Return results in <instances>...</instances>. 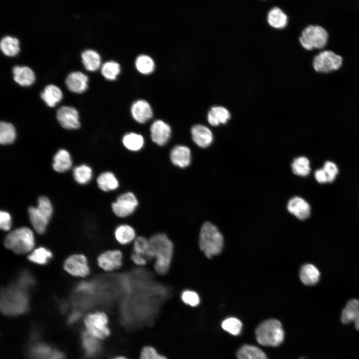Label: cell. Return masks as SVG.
<instances>
[{
	"label": "cell",
	"mask_w": 359,
	"mask_h": 359,
	"mask_svg": "<svg viewBox=\"0 0 359 359\" xmlns=\"http://www.w3.org/2000/svg\"><path fill=\"white\" fill-rule=\"evenodd\" d=\"M320 276L319 270L313 264H305L300 270V278L305 285L311 286L316 284L318 282Z\"/></svg>",
	"instance_id": "cell-26"
},
{
	"label": "cell",
	"mask_w": 359,
	"mask_h": 359,
	"mask_svg": "<svg viewBox=\"0 0 359 359\" xmlns=\"http://www.w3.org/2000/svg\"><path fill=\"white\" fill-rule=\"evenodd\" d=\"M299 359H305V358L304 357H301Z\"/></svg>",
	"instance_id": "cell-51"
},
{
	"label": "cell",
	"mask_w": 359,
	"mask_h": 359,
	"mask_svg": "<svg viewBox=\"0 0 359 359\" xmlns=\"http://www.w3.org/2000/svg\"><path fill=\"white\" fill-rule=\"evenodd\" d=\"M323 169L328 177V182H333L339 173V170L336 164L331 161H327L325 163Z\"/></svg>",
	"instance_id": "cell-44"
},
{
	"label": "cell",
	"mask_w": 359,
	"mask_h": 359,
	"mask_svg": "<svg viewBox=\"0 0 359 359\" xmlns=\"http://www.w3.org/2000/svg\"><path fill=\"white\" fill-rule=\"evenodd\" d=\"M111 359H128L124 356H117V357L113 358Z\"/></svg>",
	"instance_id": "cell-50"
},
{
	"label": "cell",
	"mask_w": 359,
	"mask_h": 359,
	"mask_svg": "<svg viewBox=\"0 0 359 359\" xmlns=\"http://www.w3.org/2000/svg\"><path fill=\"white\" fill-rule=\"evenodd\" d=\"M64 269L70 275L77 277H85L90 272L87 258L82 254L68 257L64 262Z\"/></svg>",
	"instance_id": "cell-12"
},
{
	"label": "cell",
	"mask_w": 359,
	"mask_h": 359,
	"mask_svg": "<svg viewBox=\"0 0 359 359\" xmlns=\"http://www.w3.org/2000/svg\"><path fill=\"white\" fill-rule=\"evenodd\" d=\"M84 322L86 331L99 340L104 339L110 334L108 326V318L103 312H96L88 315Z\"/></svg>",
	"instance_id": "cell-9"
},
{
	"label": "cell",
	"mask_w": 359,
	"mask_h": 359,
	"mask_svg": "<svg viewBox=\"0 0 359 359\" xmlns=\"http://www.w3.org/2000/svg\"><path fill=\"white\" fill-rule=\"evenodd\" d=\"M28 212L30 221L35 230L39 234L44 233L53 212L49 199L45 196H40L38 199L37 206L30 207Z\"/></svg>",
	"instance_id": "cell-7"
},
{
	"label": "cell",
	"mask_w": 359,
	"mask_h": 359,
	"mask_svg": "<svg viewBox=\"0 0 359 359\" xmlns=\"http://www.w3.org/2000/svg\"><path fill=\"white\" fill-rule=\"evenodd\" d=\"M52 257L51 251L45 247H40L31 252L28 256V259L31 262L44 265L48 263Z\"/></svg>",
	"instance_id": "cell-36"
},
{
	"label": "cell",
	"mask_w": 359,
	"mask_h": 359,
	"mask_svg": "<svg viewBox=\"0 0 359 359\" xmlns=\"http://www.w3.org/2000/svg\"><path fill=\"white\" fill-rule=\"evenodd\" d=\"M138 205V201L136 196L132 192H128L118 197L116 201L112 203V209L116 216L125 218L135 211Z\"/></svg>",
	"instance_id": "cell-11"
},
{
	"label": "cell",
	"mask_w": 359,
	"mask_h": 359,
	"mask_svg": "<svg viewBox=\"0 0 359 359\" xmlns=\"http://www.w3.org/2000/svg\"><path fill=\"white\" fill-rule=\"evenodd\" d=\"M256 340L264 346L277 347L284 339V331L281 322L269 319L261 323L255 330Z\"/></svg>",
	"instance_id": "cell-4"
},
{
	"label": "cell",
	"mask_w": 359,
	"mask_h": 359,
	"mask_svg": "<svg viewBox=\"0 0 359 359\" xmlns=\"http://www.w3.org/2000/svg\"><path fill=\"white\" fill-rule=\"evenodd\" d=\"M114 236L116 241L123 245L133 242L137 237L135 229L128 224L118 225L115 230Z\"/></svg>",
	"instance_id": "cell-23"
},
{
	"label": "cell",
	"mask_w": 359,
	"mask_h": 359,
	"mask_svg": "<svg viewBox=\"0 0 359 359\" xmlns=\"http://www.w3.org/2000/svg\"><path fill=\"white\" fill-rule=\"evenodd\" d=\"M150 130L152 141L159 146H164L168 142L172 132L170 126L160 120L152 124Z\"/></svg>",
	"instance_id": "cell-16"
},
{
	"label": "cell",
	"mask_w": 359,
	"mask_h": 359,
	"mask_svg": "<svg viewBox=\"0 0 359 359\" xmlns=\"http://www.w3.org/2000/svg\"><path fill=\"white\" fill-rule=\"evenodd\" d=\"M97 183L99 187L104 191L116 189L119 186V182L115 175L111 172L102 173L98 177Z\"/></svg>",
	"instance_id": "cell-32"
},
{
	"label": "cell",
	"mask_w": 359,
	"mask_h": 359,
	"mask_svg": "<svg viewBox=\"0 0 359 359\" xmlns=\"http://www.w3.org/2000/svg\"><path fill=\"white\" fill-rule=\"evenodd\" d=\"M14 81L21 86H29L35 81V75L32 69L26 66H14L12 68Z\"/></svg>",
	"instance_id": "cell-22"
},
{
	"label": "cell",
	"mask_w": 359,
	"mask_h": 359,
	"mask_svg": "<svg viewBox=\"0 0 359 359\" xmlns=\"http://www.w3.org/2000/svg\"><path fill=\"white\" fill-rule=\"evenodd\" d=\"M56 117L61 126L66 129H77L80 126L78 112L74 107H61L57 111Z\"/></svg>",
	"instance_id": "cell-14"
},
{
	"label": "cell",
	"mask_w": 359,
	"mask_h": 359,
	"mask_svg": "<svg viewBox=\"0 0 359 359\" xmlns=\"http://www.w3.org/2000/svg\"><path fill=\"white\" fill-rule=\"evenodd\" d=\"M222 328L233 336L239 335L242 328V324L240 320L235 317H229L221 323Z\"/></svg>",
	"instance_id": "cell-41"
},
{
	"label": "cell",
	"mask_w": 359,
	"mask_h": 359,
	"mask_svg": "<svg viewBox=\"0 0 359 359\" xmlns=\"http://www.w3.org/2000/svg\"><path fill=\"white\" fill-rule=\"evenodd\" d=\"M21 286L4 289L0 300V309L5 315L16 316L25 313L28 309V297Z\"/></svg>",
	"instance_id": "cell-2"
},
{
	"label": "cell",
	"mask_w": 359,
	"mask_h": 359,
	"mask_svg": "<svg viewBox=\"0 0 359 359\" xmlns=\"http://www.w3.org/2000/svg\"><path fill=\"white\" fill-rule=\"evenodd\" d=\"M140 359H167L157 351V350L151 346H146L142 350Z\"/></svg>",
	"instance_id": "cell-43"
},
{
	"label": "cell",
	"mask_w": 359,
	"mask_h": 359,
	"mask_svg": "<svg viewBox=\"0 0 359 359\" xmlns=\"http://www.w3.org/2000/svg\"><path fill=\"white\" fill-rule=\"evenodd\" d=\"M133 243V252L143 255L148 259H153V254L149 239L144 236H138Z\"/></svg>",
	"instance_id": "cell-30"
},
{
	"label": "cell",
	"mask_w": 359,
	"mask_h": 359,
	"mask_svg": "<svg viewBox=\"0 0 359 359\" xmlns=\"http://www.w3.org/2000/svg\"><path fill=\"white\" fill-rule=\"evenodd\" d=\"M40 96L48 106L52 107L61 100L62 93L57 86L49 84L44 87L40 93Z\"/></svg>",
	"instance_id": "cell-25"
},
{
	"label": "cell",
	"mask_w": 359,
	"mask_h": 359,
	"mask_svg": "<svg viewBox=\"0 0 359 359\" xmlns=\"http://www.w3.org/2000/svg\"><path fill=\"white\" fill-rule=\"evenodd\" d=\"M5 246L15 253L23 254L31 251L35 245V238L32 230L22 227L9 232L5 237Z\"/></svg>",
	"instance_id": "cell-5"
},
{
	"label": "cell",
	"mask_w": 359,
	"mask_h": 359,
	"mask_svg": "<svg viewBox=\"0 0 359 359\" xmlns=\"http://www.w3.org/2000/svg\"><path fill=\"white\" fill-rule=\"evenodd\" d=\"M309 160L305 157L301 156L295 159L292 163L293 173L297 176L306 177L310 173Z\"/></svg>",
	"instance_id": "cell-38"
},
{
	"label": "cell",
	"mask_w": 359,
	"mask_h": 359,
	"mask_svg": "<svg viewBox=\"0 0 359 359\" xmlns=\"http://www.w3.org/2000/svg\"><path fill=\"white\" fill-rule=\"evenodd\" d=\"M73 176L75 181L78 183L86 184L91 179L92 171L89 166L82 165L74 168Z\"/></svg>",
	"instance_id": "cell-39"
},
{
	"label": "cell",
	"mask_w": 359,
	"mask_h": 359,
	"mask_svg": "<svg viewBox=\"0 0 359 359\" xmlns=\"http://www.w3.org/2000/svg\"><path fill=\"white\" fill-rule=\"evenodd\" d=\"M82 316V314L80 310H77L73 311L68 317L67 324L70 325L76 324L80 320Z\"/></svg>",
	"instance_id": "cell-47"
},
{
	"label": "cell",
	"mask_w": 359,
	"mask_h": 359,
	"mask_svg": "<svg viewBox=\"0 0 359 359\" xmlns=\"http://www.w3.org/2000/svg\"><path fill=\"white\" fill-rule=\"evenodd\" d=\"M12 221L10 214L6 211H0V226L4 231L9 230L11 226Z\"/></svg>",
	"instance_id": "cell-45"
},
{
	"label": "cell",
	"mask_w": 359,
	"mask_h": 359,
	"mask_svg": "<svg viewBox=\"0 0 359 359\" xmlns=\"http://www.w3.org/2000/svg\"><path fill=\"white\" fill-rule=\"evenodd\" d=\"M328 38V32L323 27L310 25L303 30L299 40L304 48L311 50L324 47L327 43Z\"/></svg>",
	"instance_id": "cell-8"
},
{
	"label": "cell",
	"mask_w": 359,
	"mask_h": 359,
	"mask_svg": "<svg viewBox=\"0 0 359 359\" xmlns=\"http://www.w3.org/2000/svg\"><path fill=\"white\" fill-rule=\"evenodd\" d=\"M124 146L129 150L136 151L143 146L144 140L143 136L135 133L125 135L122 140Z\"/></svg>",
	"instance_id": "cell-37"
},
{
	"label": "cell",
	"mask_w": 359,
	"mask_h": 359,
	"mask_svg": "<svg viewBox=\"0 0 359 359\" xmlns=\"http://www.w3.org/2000/svg\"><path fill=\"white\" fill-rule=\"evenodd\" d=\"M121 71L119 64L114 61H108L103 64L101 72L107 79L113 80L116 79Z\"/></svg>",
	"instance_id": "cell-40"
},
{
	"label": "cell",
	"mask_w": 359,
	"mask_h": 359,
	"mask_svg": "<svg viewBox=\"0 0 359 359\" xmlns=\"http://www.w3.org/2000/svg\"><path fill=\"white\" fill-rule=\"evenodd\" d=\"M135 66L140 73L148 75L154 70L155 63L152 57L147 55L142 54L137 57Z\"/></svg>",
	"instance_id": "cell-34"
},
{
	"label": "cell",
	"mask_w": 359,
	"mask_h": 359,
	"mask_svg": "<svg viewBox=\"0 0 359 359\" xmlns=\"http://www.w3.org/2000/svg\"><path fill=\"white\" fill-rule=\"evenodd\" d=\"M198 244L200 250L205 255L210 258L221 252L223 246V238L214 225L206 222L201 227Z\"/></svg>",
	"instance_id": "cell-3"
},
{
	"label": "cell",
	"mask_w": 359,
	"mask_h": 359,
	"mask_svg": "<svg viewBox=\"0 0 359 359\" xmlns=\"http://www.w3.org/2000/svg\"><path fill=\"white\" fill-rule=\"evenodd\" d=\"M131 113L137 122L144 124L153 116V111L149 103L144 100L134 102L131 108Z\"/></svg>",
	"instance_id": "cell-17"
},
{
	"label": "cell",
	"mask_w": 359,
	"mask_h": 359,
	"mask_svg": "<svg viewBox=\"0 0 359 359\" xmlns=\"http://www.w3.org/2000/svg\"><path fill=\"white\" fill-rule=\"evenodd\" d=\"M123 255L119 250H111L101 254L97 258L99 267L106 271L120 268L123 264Z\"/></svg>",
	"instance_id": "cell-13"
},
{
	"label": "cell",
	"mask_w": 359,
	"mask_h": 359,
	"mask_svg": "<svg viewBox=\"0 0 359 359\" xmlns=\"http://www.w3.org/2000/svg\"><path fill=\"white\" fill-rule=\"evenodd\" d=\"M88 77L81 71H74L69 73L66 79L67 88L76 93L84 92L87 88Z\"/></svg>",
	"instance_id": "cell-20"
},
{
	"label": "cell",
	"mask_w": 359,
	"mask_h": 359,
	"mask_svg": "<svg viewBox=\"0 0 359 359\" xmlns=\"http://www.w3.org/2000/svg\"><path fill=\"white\" fill-rule=\"evenodd\" d=\"M0 47L6 55L14 56L19 51L18 40L14 37L5 36L1 39Z\"/></svg>",
	"instance_id": "cell-33"
},
{
	"label": "cell",
	"mask_w": 359,
	"mask_h": 359,
	"mask_svg": "<svg viewBox=\"0 0 359 359\" xmlns=\"http://www.w3.org/2000/svg\"><path fill=\"white\" fill-rule=\"evenodd\" d=\"M16 138V131L11 123L1 122L0 124V143L2 145L12 143Z\"/></svg>",
	"instance_id": "cell-35"
},
{
	"label": "cell",
	"mask_w": 359,
	"mask_h": 359,
	"mask_svg": "<svg viewBox=\"0 0 359 359\" xmlns=\"http://www.w3.org/2000/svg\"><path fill=\"white\" fill-rule=\"evenodd\" d=\"M356 329L359 331V300L356 299L355 308V320Z\"/></svg>",
	"instance_id": "cell-49"
},
{
	"label": "cell",
	"mask_w": 359,
	"mask_h": 359,
	"mask_svg": "<svg viewBox=\"0 0 359 359\" xmlns=\"http://www.w3.org/2000/svg\"><path fill=\"white\" fill-rule=\"evenodd\" d=\"M236 356L238 359H268L261 349L251 345H244L241 347Z\"/></svg>",
	"instance_id": "cell-28"
},
{
	"label": "cell",
	"mask_w": 359,
	"mask_h": 359,
	"mask_svg": "<svg viewBox=\"0 0 359 359\" xmlns=\"http://www.w3.org/2000/svg\"><path fill=\"white\" fill-rule=\"evenodd\" d=\"M342 57L330 50L323 51L317 55L313 60L316 71L328 73L338 69L342 65Z\"/></svg>",
	"instance_id": "cell-10"
},
{
	"label": "cell",
	"mask_w": 359,
	"mask_h": 359,
	"mask_svg": "<svg viewBox=\"0 0 359 359\" xmlns=\"http://www.w3.org/2000/svg\"><path fill=\"white\" fill-rule=\"evenodd\" d=\"M153 258L154 268L159 275L166 274L169 270L174 255V246L172 240L164 233H157L149 238Z\"/></svg>",
	"instance_id": "cell-1"
},
{
	"label": "cell",
	"mask_w": 359,
	"mask_h": 359,
	"mask_svg": "<svg viewBox=\"0 0 359 359\" xmlns=\"http://www.w3.org/2000/svg\"><path fill=\"white\" fill-rule=\"evenodd\" d=\"M130 257L132 262L139 266H144L148 262V259L146 257L133 252Z\"/></svg>",
	"instance_id": "cell-46"
},
{
	"label": "cell",
	"mask_w": 359,
	"mask_h": 359,
	"mask_svg": "<svg viewBox=\"0 0 359 359\" xmlns=\"http://www.w3.org/2000/svg\"><path fill=\"white\" fill-rule=\"evenodd\" d=\"M72 161L68 152L64 149L59 150L53 158L52 167L57 172L63 173L71 167Z\"/></svg>",
	"instance_id": "cell-27"
},
{
	"label": "cell",
	"mask_w": 359,
	"mask_h": 359,
	"mask_svg": "<svg viewBox=\"0 0 359 359\" xmlns=\"http://www.w3.org/2000/svg\"><path fill=\"white\" fill-rule=\"evenodd\" d=\"M288 211L301 220L308 218L311 213V207L309 204L303 198L295 196L290 199L288 203Z\"/></svg>",
	"instance_id": "cell-18"
},
{
	"label": "cell",
	"mask_w": 359,
	"mask_h": 359,
	"mask_svg": "<svg viewBox=\"0 0 359 359\" xmlns=\"http://www.w3.org/2000/svg\"><path fill=\"white\" fill-rule=\"evenodd\" d=\"M314 176L316 180L320 183L328 182V177L323 169L317 170L315 172Z\"/></svg>",
	"instance_id": "cell-48"
},
{
	"label": "cell",
	"mask_w": 359,
	"mask_h": 359,
	"mask_svg": "<svg viewBox=\"0 0 359 359\" xmlns=\"http://www.w3.org/2000/svg\"><path fill=\"white\" fill-rule=\"evenodd\" d=\"M191 133L193 142L200 148H206L212 142V132L204 125L197 124L193 126L191 128Z\"/></svg>",
	"instance_id": "cell-19"
},
{
	"label": "cell",
	"mask_w": 359,
	"mask_h": 359,
	"mask_svg": "<svg viewBox=\"0 0 359 359\" xmlns=\"http://www.w3.org/2000/svg\"><path fill=\"white\" fill-rule=\"evenodd\" d=\"M40 336L39 333L30 334L27 349L28 359H66L62 352L41 341Z\"/></svg>",
	"instance_id": "cell-6"
},
{
	"label": "cell",
	"mask_w": 359,
	"mask_h": 359,
	"mask_svg": "<svg viewBox=\"0 0 359 359\" xmlns=\"http://www.w3.org/2000/svg\"><path fill=\"white\" fill-rule=\"evenodd\" d=\"M267 21L269 25L274 28H283L287 24L288 17L281 9L274 7L269 11Z\"/></svg>",
	"instance_id": "cell-29"
},
{
	"label": "cell",
	"mask_w": 359,
	"mask_h": 359,
	"mask_svg": "<svg viewBox=\"0 0 359 359\" xmlns=\"http://www.w3.org/2000/svg\"><path fill=\"white\" fill-rule=\"evenodd\" d=\"M81 58L84 66L88 70L95 71L100 66V56L97 52L92 49H86L83 51Z\"/></svg>",
	"instance_id": "cell-31"
},
{
	"label": "cell",
	"mask_w": 359,
	"mask_h": 359,
	"mask_svg": "<svg viewBox=\"0 0 359 359\" xmlns=\"http://www.w3.org/2000/svg\"><path fill=\"white\" fill-rule=\"evenodd\" d=\"M170 158L174 165L184 168L190 164L191 152L186 146H177L171 151Z\"/></svg>",
	"instance_id": "cell-21"
},
{
	"label": "cell",
	"mask_w": 359,
	"mask_h": 359,
	"mask_svg": "<svg viewBox=\"0 0 359 359\" xmlns=\"http://www.w3.org/2000/svg\"><path fill=\"white\" fill-rule=\"evenodd\" d=\"M230 118L229 111L222 106L212 107L207 114V121L213 126L225 124Z\"/></svg>",
	"instance_id": "cell-24"
},
{
	"label": "cell",
	"mask_w": 359,
	"mask_h": 359,
	"mask_svg": "<svg viewBox=\"0 0 359 359\" xmlns=\"http://www.w3.org/2000/svg\"><path fill=\"white\" fill-rule=\"evenodd\" d=\"M180 298L184 304L191 307H196L200 303L198 294L192 290L187 289L184 290L181 294Z\"/></svg>",
	"instance_id": "cell-42"
},
{
	"label": "cell",
	"mask_w": 359,
	"mask_h": 359,
	"mask_svg": "<svg viewBox=\"0 0 359 359\" xmlns=\"http://www.w3.org/2000/svg\"><path fill=\"white\" fill-rule=\"evenodd\" d=\"M80 341L83 355L86 359H97L102 351L99 340L83 331L80 334Z\"/></svg>",
	"instance_id": "cell-15"
}]
</instances>
